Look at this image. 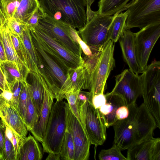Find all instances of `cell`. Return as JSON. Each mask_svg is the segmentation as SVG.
I'll return each mask as SVG.
<instances>
[{
    "label": "cell",
    "instance_id": "obj_1",
    "mask_svg": "<svg viewBox=\"0 0 160 160\" xmlns=\"http://www.w3.org/2000/svg\"><path fill=\"white\" fill-rule=\"evenodd\" d=\"M129 110L126 118L117 121L113 125V145L121 150H128L146 138L153 136L157 128L156 122L143 103L136 102L128 106Z\"/></svg>",
    "mask_w": 160,
    "mask_h": 160
},
{
    "label": "cell",
    "instance_id": "obj_2",
    "mask_svg": "<svg viewBox=\"0 0 160 160\" xmlns=\"http://www.w3.org/2000/svg\"><path fill=\"white\" fill-rule=\"evenodd\" d=\"M49 16L79 30L87 22V0H38Z\"/></svg>",
    "mask_w": 160,
    "mask_h": 160
},
{
    "label": "cell",
    "instance_id": "obj_3",
    "mask_svg": "<svg viewBox=\"0 0 160 160\" xmlns=\"http://www.w3.org/2000/svg\"><path fill=\"white\" fill-rule=\"evenodd\" d=\"M66 103L56 100L52 104L42 142L44 152L60 154L67 126Z\"/></svg>",
    "mask_w": 160,
    "mask_h": 160
},
{
    "label": "cell",
    "instance_id": "obj_4",
    "mask_svg": "<svg viewBox=\"0 0 160 160\" xmlns=\"http://www.w3.org/2000/svg\"><path fill=\"white\" fill-rule=\"evenodd\" d=\"M116 13L113 16H105L92 11L87 17L84 27L77 31L80 37L91 50L102 49L109 41V28Z\"/></svg>",
    "mask_w": 160,
    "mask_h": 160
},
{
    "label": "cell",
    "instance_id": "obj_5",
    "mask_svg": "<svg viewBox=\"0 0 160 160\" xmlns=\"http://www.w3.org/2000/svg\"><path fill=\"white\" fill-rule=\"evenodd\" d=\"M142 73L143 103L158 120L160 118V62L154 60Z\"/></svg>",
    "mask_w": 160,
    "mask_h": 160
},
{
    "label": "cell",
    "instance_id": "obj_6",
    "mask_svg": "<svg viewBox=\"0 0 160 160\" xmlns=\"http://www.w3.org/2000/svg\"><path fill=\"white\" fill-rule=\"evenodd\" d=\"M37 26L68 50L82 57V51L77 42L78 35L75 28L45 13L39 20Z\"/></svg>",
    "mask_w": 160,
    "mask_h": 160
},
{
    "label": "cell",
    "instance_id": "obj_7",
    "mask_svg": "<svg viewBox=\"0 0 160 160\" xmlns=\"http://www.w3.org/2000/svg\"><path fill=\"white\" fill-rule=\"evenodd\" d=\"M128 6L127 28L141 29L160 22V0H133Z\"/></svg>",
    "mask_w": 160,
    "mask_h": 160
},
{
    "label": "cell",
    "instance_id": "obj_8",
    "mask_svg": "<svg viewBox=\"0 0 160 160\" xmlns=\"http://www.w3.org/2000/svg\"><path fill=\"white\" fill-rule=\"evenodd\" d=\"M79 104L81 124L91 144L102 145L106 139L107 128L103 117L89 100L79 101Z\"/></svg>",
    "mask_w": 160,
    "mask_h": 160
},
{
    "label": "cell",
    "instance_id": "obj_9",
    "mask_svg": "<svg viewBox=\"0 0 160 160\" xmlns=\"http://www.w3.org/2000/svg\"><path fill=\"white\" fill-rule=\"evenodd\" d=\"M114 43L109 40L103 48L91 74L89 90L91 102L94 96L103 93L109 75L115 67L114 58Z\"/></svg>",
    "mask_w": 160,
    "mask_h": 160
},
{
    "label": "cell",
    "instance_id": "obj_10",
    "mask_svg": "<svg viewBox=\"0 0 160 160\" xmlns=\"http://www.w3.org/2000/svg\"><path fill=\"white\" fill-rule=\"evenodd\" d=\"M160 36V22L149 25L135 33V48L141 73L146 68L152 51Z\"/></svg>",
    "mask_w": 160,
    "mask_h": 160
},
{
    "label": "cell",
    "instance_id": "obj_11",
    "mask_svg": "<svg viewBox=\"0 0 160 160\" xmlns=\"http://www.w3.org/2000/svg\"><path fill=\"white\" fill-rule=\"evenodd\" d=\"M115 77V84L111 92L122 97L127 106L136 103L142 94L141 75L126 69Z\"/></svg>",
    "mask_w": 160,
    "mask_h": 160
},
{
    "label": "cell",
    "instance_id": "obj_12",
    "mask_svg": "<svg viewBox=\"0 0 160 160\" xmlns=\"http://www.w3.org/2000/svg\"><path fill=\"white\" fill-rule=\"evenodd\" d=\"M67 123L71 132L75 146L74 160H88L91 143L85 131L66 103Z\"/></svg>",
    "mask_w": 160,
    "mask_h": 160
},
{
    "label": "cell",
    "instance_id": "obj_13",
    "mask_svg": "<svg viewBox=\"0 0 160 160\" xmlns=\"http://www.w3.org/2000/svg\"><path fill=\"white\" fill-rule=\"evenodd\" d=\"M84 62L83 63L68 71L67 78L62 86L61 96L62 100L64 99L65 93L76 89L79 91L88 89L90 86V77L92 69Z\"/></svg>",
    "mask_w": 160,
    "mask_h": 160
},
{
    "label": "cell",
    "instance_id": "obj_14",
    "mask_svg": "<svg viewBox=\"0 0 160 160\" xmlns=\"http://www.w3.org/2000/svg\"><path fill=\"white\" fill-rule=\"evenodd\" d=\"M128 160H160V138L150 136L128 149Z\"/></svg>",
    "mask_w": 160,
    "mask_h": 160
},
{
    "label": "cell",
    "instance_id": "obj_15",
    "mask_svg": "<svg viewBox=\"0 0 160 160\" xmlns=\"http://www.w3.org/2000/svg\"><path fill=\"white\" fill-rule=\"evenodd\" d=\"M19 37L24 51L28 69L30 72H35L40 74L47 83V80L45 68L34 45L29 29L26 28Z\"/></svg>",
    "mask_w": 160,
    "mask_h": 160
},
{
    "label": "cell",
    "instance_id": "obj_16",
    "mask_svg": "<svg viewBox=\"0 0 160 160\" xmlns=\"http://www.w3.org/2000/svg\"><path fill=\"white\" fill-rule=\"evenodd\" d=\"M35 32L51 50L70 69H74L84 62L83 58L69 51L37 26Z\"/></svg>",
    "mask_w": 160,
    "mask_h": 160
},
{
    "label": "cell",
    "instance_id": "obj_17",
    "mask_svg": "<svg viewBox=\"0 0 160 160\" xmlns=\"http://www.w3.org/2000/svg\"><path fill=\"white\" fill-rule=\"evenodd\" d=\"M44 97L42 105L37 122L30 131L35 138L40 142L43 141L51 108L55 99L52 92L43 79Z\"/></svg>",
    "mask_w": 160,
    "mask_h": 160
},
{
    "label": "cell",
    "instance_id": "obj_18",
    "mask_svg": "<svg viewBox=\"0 0 160 160\" xmlns=\"http://www.w3.org/2000/svg\"><path fill=\"white\" fill-rule=\"evenodd\" d=\"M135 35V33L132 32L126 27L118 40L123 59L128 65L129 70L138 74L141 72L136 54Z\"/></svg>",
    "mask_w": 160,
    "mask_h": 160
},
{
    "label": "cell",
    "instance_id": "obj_19",
    "mask_svg": "<svg viewBox=\"0 0 160 160\" xmlns=\"http://www.w3.org/2000/svg\"><path fill=\"white\" fill-rule=\"evenodd\" d=\"M1 108L2 116V122L10 128L19 139H22L27 136L28 130L19 113L12 105L11 102L6 101Z\"/></svg>",
    "mask_w": 160,
    "mask_h": 160
},
{
    "label": "cell",
    "instance_id": "obj_20",
    "mask_svg": "<svg viewBox=\"0 0 160 160\" xmlns=\"http://www.w3.org/2000/svg\"><path fill=\"white\" fill-rule=\"evenodd\" d=\"M105 95L106 102L98 109L103 117L107 128H108L113 126L117 121L116 113L118 108L127 105L124 99L118 94L111 92Z\"/></svg>",
    "mask_w": 160,
    "mask_h": 160
},
{
    "label": "cell",
    "instance_id": "obj_21",
    "mask_svg": "<svg viewBox=\"0 0 160 160\" xmlns=\"http://www.w3.org/2000/svg\"><path fill=\"white\" fill-rule=\"evenodd\" d=\"M0 33L7 60L13 62L24 78L27 79L30 71L19 58L16 52L7 23L3 26H1Z\"/></svg>",
    "mask_w": 160,
    "mask_h": 160
},
{
    "label": "cell",
    "instance_id": "obj_22",
    "mask_svg": "<svg viewBox=\"0 0 160 160\" xmlns=\"http://www.w3.org/2000/svg\"><path fill=\"white\" fill-rule=\"evenodd\" d=\"M36 140L31 135L19 139L16 160H41L42 154Z\"/></svg>",
    "mask_w": 160,
    "mask_h": 160
},
{
    "label": "cell",
    "instance_id": "obj_23",
    "mask_svg": "<svg viewBox=\"0 0 160 160\" xmlns=\"http://www.w3.org/2000/svg\"><path fill=\"white\" fill-rule=\"evenodd\" d=\"M27 78L28 79L27 81L29 85L33 103L38 116L44 100L43 78L40 74L30 71Z\"/></svg>",
    "mask_w": 160,
    "mask_h": 160
},
{
    "label": "cell",
    "instance_id": "obj_24",
    "mask_svg": "<svg viewBox=\"0 0 160 160\" xmlns=\"http://www.w3.org/2000/svg\"><path fill=\"white\" fill-rule=\"evenodd\" d=\"M0 67L8 90L11 91L12 87L17 81L23 82L27 80L13 62L7 60L2 62L0 64Z\"/></svg>",
    "mask_w": 160,
    "mask_h": 160
},
{
    "label": "cell",
    "instance_id": "obj_25",
    "mask_svg": "<svg viewBox=\"0 0 160 160\" xmlns=\"http://www.w3.org/2000/svg\"><path fill=\"white\" fill-rule=\"evenodd\" d=\"M38 0H18V4L13 18L25 24L38 8Z\"/></svg>",
    "mask_w": 160,
    "mask_h": 160
},
{
    "label": "cell",
    "instance_id": "obj_26",
    "mask_svg": "<svg viewBox=\"0 0 160 160\" xmlns=\"http://www.w3.org/2000/svg\"><path fill=\"white\" fill-rule=\"evenodd\" d=\"M130 0H99L98 2V10L100 15L112 16L117 12L126 10Z\"/></svg>",
    "mask_w": 160,
    "mask_h": 160
},
{
    "label": "cell",
    "instance_id": "obj_27",
    "mask_svg": "<svg viewBox=\"0 0 160 160\" xmlns=\"http://www.w3.org/2000/svg\"><path fill=\"white\" fill-rule=\"evenodd\" d=\"M122 11L117 12L112 20L109 29L108 38L113 42H117L121 37L122 33L127 27L126 21L128 16L127 10L125 12Z\"/></svg>",
    "mask_w": 160,
    "mask_h": 160
},
{
    "label": "cell",
    "instance_id": "obj_28",
    "mask_svg": "<svg viewBox=\"0 0 160 160\" xmlns=\"http://www.w3.org/2000/svg\"><path fill=\"white\" fill-rule=\"evenodd\" d=\"M74 154L75 146L72 135L67 125L60 153L61 159L74 160Z\"/></svg>",
    "mask_w": 160,
    "mask_h": 160
},
{
    "label": "cell",
    "instance_id": "obj_29",
    "mask_svg": "<svg viewBox=\"0 0 160 160\" xmlns=\"http://www.w3.org/2000/svg\"><path fill=\"white\" fill-rule=\"evenodd\" d=\"M28 92L26 111L24 122L28 131H30L37 121L38 115L33 103L30 89L28 82Z\"/></svg>",
    "mask_w": 160,
    "mask_h": 160
},
{
    "label": "cell",
    "instance_id": "obj_30",
    "mask_svg": "<svg viewBox=\"0 0 160 160\" xmlns=\"http://www.w3.org/2000/svg\"><path fill=\"white\" fill-rule=\"evenodd\" d=\"M80 91L76 89L69 91L65 93L64 98L67 99L69 108L72 112L82 124L79 101L78 98Z\"/></svg>",
    "mask_w": 160,
    "mask_h": 160
},
{
    "label": "cell",
    "instance_id": "obj_31",
    "mask_svg": "<svg viewBox=\"0 0 160 160\" xmlns=\"http://www.w3.org/2000/svg\"><path fill=\"white\" fill-rule=\"evenodd\" d=\"M121 151L117 146L112 145L109 149L101 150L98 154V158L100 160H128Z\"/></svg>",
    "mask_w": 160,
    "mask_h": 160
},
{
    "label": "cell",
    "instance_id": "obj_32",
    "mask_svg": "<svg viewBox=\"0 0 160 160\" xmlns=\"http://www.w3.org/2000/svg\"><path fill=\"white\" fill-rule=\"evenodd\" d=\"M28 92V84L26 80L23 82V85L19 98L17 109L23 121L26 111Z\"/></svg>",
    "mask_w": 160,
    "mask_h": 160
},
{
    "label": "cell",
    "instance_id": "obj_33",
    "mask_svg": "<svg viewBox=\"0 0 160 160\" xmlns=\"http://www.w3.org/2000/svg\"><path fill=\"white\" fill-rule=\"evenodd\" d=\"M9 32L13 45L18 57L27 67L25 55L19 37L10 31Z\"/></svg>",
    "mask_w": 160,
    "mask_h": 160
},
{
    "label": "cell",
    "instance_id": "obj_34",
    "mask_svg": "<svg viewBox=\"0 0 160 160\" xmlns=\"http://www.w3.org/2000/svg\"><path fill=\"white\" fill-rule=\"evenodd\" d=\"M2 2L8 20L13 17L17 8L18 0H2Z\"/></svg>",
    "mask_w": 160,
    "mask_h": 160
},
{
    "label": "cell",
    "instance_id": "obj_35",
    "mask_svg": "<svg viewBox=\"0 0 160 160\" xmlns=\"http://www.w3.org/2000/svg\"><path fill=\"white\" fill-rule=\"evenodd\" d=\"M0 160H16V153L11 142L5 133L4 149Z\"/></svg>",
    "mask_w": 160,
    "mask_h": 160
},
{
    "label": "cell",
    "instance_id": "obj_36",
    "mask_svg": "<svg viewBox=\"0 0 160 160\" xmlns=\"http://www.w3.org/2000/svg\"><path fill=\"white\" fill-rule=\"evenodd\" d=\"M7 26L10 31L19 37L22 35L23 30L27 28L25 24L13 18L8 20Z\"/></svg>",
    "mask_w": 160,
    "mask_h": 160
},
{
    "label": "cell",
    "instance_id": "obj_37",
    "mask_svg": "<svg viewBox=\"0 0 160 160\" xmlns=\"http://www.w3.org/2000/svg\"><path fill=\"white\" fill-rule=\"evenodd\" d=\"M45 14L42 8L39 6L36 9L26 24L29 29L35 28L38 24L39 20L42 18Z\"/></svg>",
    "mask_w": 160,
    "mask_h": 160
},
{
    "label": "cell",
    "instance_id": "obj_38",
    "mask_svg": "<svg viewBox=\"0 0 160 160\" xmlns=\"http://www.w3.org/2000/svg\"><path fill=\"white\" fill-rule=\"evenodd\" d=\"M23 82L20 81H17L11 88V91L12 95L11 102L16 110L18 108L19 98L23 85Z\"/></svg>",
    "mask_w": 160,
    "mask_h": 160
},
{
    "label": "cell",
    "instance_id": "obj_39",
    "mask_svg": "<svg viewBox=\"0 0 160 160\" xmlns=\"http://www.w3.org/2000/svg\"><path fill=\"white\" fill-rule=\"evenodd\" d=\"M105 95L103 93H100L94 96L92 98L91 102L93 106L98 109L106 102Z\"/></svg>",
    "mask_w": 160,
    "mask_h": 160
},
{
    "label": "cell",
    "instance_id": "obj_40",
    "mask_svg": "<svg viewBox=\"0 0 160 160\" xmlns=\"http://www.w3.org/2000/svg\"><path fill=\"white\" fill-rule=\"evenodd\" d=\"M129 113V110L127 105H124L120 106L118 108L116 113L117 121L126 118L128 116Z\"/></svg>",
    "mask_w": 160,
    "mask_h": 160
},
{
    "label": "cell",
    "instance_id": "obj_41",
    "mask_svg": "<svg viewBox=\"0 0 160 160\" xmlns=\"http://www.w3.org/2000/svg\"><path fill=\"white\" fill-rule=\"evenodd\" d=\"M2 122L0 121V159L3 153L5 143V128H4V124Z\"/></svg>",
    "mask_w": 160,
    "mask_h": 160
},
{
    "label": "cell",
    "instance_id": "obj_42",
    "mask_svg": "<svg viewBox=\"0 0 160 160\" xmlns=\"http://www.w3.org/2000/svg\"><path fill=\"white\" fill-rule=\"evenodd\" d=\"M77 41L82 49V51L83 52L85 55L91 56L93 53L95 52H93L90 48L82 40L79 35L78 37Z\"/></svg>",
    "mask_w": 160,
    "mask_h": 160
},
{
    "label": "cell",
    "instance_id": "obj_43",
    "mask_svg": "<svg viewBox=\"0 0 160 160\" xmlns=\"http://www.w3.org/2000/svg\"><path fill=\"white\" fill-rule=\"evenodd\" d=\"M8 21L3 10L2 0H0V25L3 26L7 23Z\"/></svg>",
    "mask_w": 160,
    "mask_h": 160
},
{
    "label": "cell",
    "instance_id": "obj_44",
    "mask_svg": "<svg viewBox=\"0 0 160 160\" xmlns=\"http://www.w3.org/2000/svg\"><path fill=\"white\" fill-rule=\"evenodd\" d=\"M7 60L5 50L2 40L0 31V64L2 62Z\"/></svg>",
    "mask_w": 160,
    "mask_h": 160
},
{
    "label": "cell",
    "instance_id": "obj_45",
    "mask_svg": "<svg viewBox=\"0 0 160 160\" xmlns=\"http://www.w3.org/2000/svg\"><path fill=\"white\" fill-rule=\"evenodd\" d=\"M1 96L5 99L6 102L12 101V95L11 91L7 89L3 90Z\"/></svg>",
    "mask_w": 160,
    "mask_h": 160
},
{
    "label": "cell",
    "instance_id": "obj_46",
    "mask_svg": "<svg viewBox=\"0 0 160 160\" xmlns=\"http://www.w3.org/2000/svg\"><path fill=\"white\" fill-rule=\"evenodd\" d=\"M0 88L3 91L5 89H7L6 86L5 79L4 75L2 73L0 67Z\"/></svg>",
    "mask_w": 160,
    "mask_h": 160
},
{
    "label": "cell",
    "instance_id": "obj_47",
    "mask_svg": "<svg viewBox=\"0 0 160 160\" xmlns=\"http://www.w3.org/2000/svg\"><path fill=\"white\" fill-rule=\"evenodd\" d=\"M5 133L8 138L12 142L13 138V132L11 129L5 126Z\"/></svg>",
    "mask_w": 160,
    "mask_h": 160
},
{
    "label": "cell",
    "instance_id": "obj_48",
    "mask_svg": "<svg viewBox=\"0 0 160 160\" xmlns=\"http://www.w3.org/2000/svg\"><path fill=\"white\" fill-rule=\"evenodd\" d=\"M61 159L60 154H56L49 153L46 158V160H59Z\"/></svg>",
    "mask_w": 160,
    "mask_h": 160
},
{
    "label": "cell",
    "instance_id": "obj_49",
    "mask_svg": "<svg viewBox=\"0 0 160 160\" xmlns=\"http://www.w3.org/2000/svg\"><path fill=\"white\" fill-rule=\"evenodd\" d=\"M5 99L1 96H0V107H2L5 103Z\"/></svg>",
    "mask_w": 160,
    "mask_h": 160
},
{
    "label": "cell",
    "instance_id": "obj_50",
    "mask_svg": "<svg viewBox=\"0 0 160 160\" xmlns=\"http://www.w3.org/2000/svg\"><path fill=\"white\" fill-rule=\"evenodd\" d=\"M2 111L1 108L0 107V118H1L2 117Z\"/></svg>",
    "mask_w": 160,
    "mask_h": 160
},
{
    "label": "cell",
    "instance_id": "obj_51",
    "mask_svg": "<svg viewBox=\"0 0 160 160\" xmlns=\"http://www.w3.org/2000/svg\"><path fill=\"white\" fill-rule=\"evenodd\" d=\"M3 92V90L0 88V96H1V94Z\"/></svg>",
    "mask_w": 160,
    "mask_h": 160
},
{
    "label": "cell",
    "instance_id": "obj_52",
    "mask_svg": "<svg viewBox=\"0 0 160 160\" xmlns=\"http://www.w3.org/2000/svg\"><path fill=\"white\" fill-rule=\"evenodd\" d=\"M0 28H1V26L0 25Z\"/></svg>",
    "mask_w": 160,
    "mask_h": 160
}]
</instances>
